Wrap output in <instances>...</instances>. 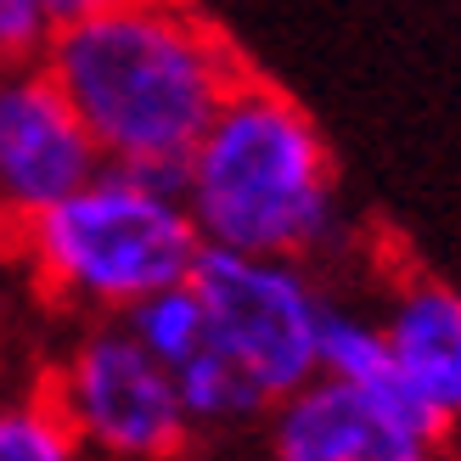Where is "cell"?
I'll list each match as a JSON object with an SVG mask.
<instances>
[{
	"label": "cell",
	"instance_id": "6da1fadb",
	"mask_svg": "<svg viewBox=\"0 0 461 461\" xmlns=\"http://www.w3.org/2000/svg\"><path fill=\"white\" fill-rule=\"evenodd\" d=\"M45 74L96 135L102 164L135 169L186 164L248 62L186 0H124L62 29Z\"/></svg>",
	"mask_w": 461,
	"mask_h": 461
},
{
	"label": "cell",
	"instance_id": "7a4b0ae2",
	"mask_svg": "<svg viewBox=\"0 0 461 461\" xmlns=\"http://www.w3.org/2000/svg\"><path fill=\"white\" fill-rule=\"evenodd\" d=\"M186 214L203 248L310 259L338 237V180L315 119L248 74L186 158Z\"/></svg>",
	"mask_w": 461,
	"mask_h": 461
},
{
	"label": "cell",
	"instance_id": "3957f363",
	"mask_svg": "<svg viewBox=\"0 0 461 461\" xmlns=\"http://www.w3.org/2000/svg\"><path fill=\"white\" fill-rule=\"evenodd\" d=\"M12 253L45 304L79 321H113L152 293L192 282L203 237L186 197L152 192L130 169L102 164L57 209L12 230Z\"/></svg>",
	"mask_w": 461,
	"mask_h": 461
},
{
	"label": "cell",
	"instance_id": "277c9868",
	"mask_svg": "<svg viewBox=\"0 0 461 461\" xmlns=\"http://www.w3.org/2000/svg\"><path fill=\"white\" fill-rule=\"evenodd\" d=\"M45 388L74 422L90 461H180L197 433L175 394V377L119 315L79 321Z\"/></svg>",
	"mask_w": 461,
	"mask_h": 461
},
{
	"label": "cell",
	"instance_id": "5b68a950",
	"mask_svg": "<svg viewBox=\"0 0 461 461\" xmlns=\"http://www.w3.org/2000/svg\"><path fill=\"white\" fill-rule=\"evenodd\" d=\"M192 287L209 310L220 349L276 400L321 377V315L327 298L310 282L304 259H259V253L203 248Z\"/></svg>",
	"mask_w": 461,
	"mask_h": 461
},
{
	"label": "cell",
	"instance_id": "8992f818",
	"mask_svg": "<svg viewBox=\"0 0 461 461\" xmlns=\"http://www.w3.org/2000/svg\"><path fill=\"white\" fill-rule=\"evenodd\" d=\"M102 169V147L62 96V85L34 68L0 74V230H23Z\"/></svg>",
	"mask_w": 461,
	"mask_h": 461
},
{
	"label": "cell",
	"instance_id": "52a82bcc",
	"mask_svg": "<svg viewBox=\"0 0 461 461\" xmlns=\"http://www.w3.org/2000/svg\"><path fill=\"white\" fill-rule=\"evenodd\" d=\"M270 461H439L450 433L417 400L310 377L270 405Z\"/></svg>",
	"mask_w": 461,
	"mask_h": 461
},
{
	"label": "cell",
	"instance_id": "ba28073f",
	"mask_svg": "<svg viewBox=\"0 0 461 461\" xmlns=\"http://www.w3.org/2000/svg\"><path fill=\"white\" fill-rule=\"evenodd\" d=\"M400 383L417 394L445 433L461 428V293L433 276H405L383 310Z\"/></svg>",
	"mask_w": 461,
	"mask_h": 461
},
{
	"label": "cell",
	"instance_id": "9c48e42d",
	"mask_svg": "<svg viewBox=\"0 0 461 461\" xmlns=\"http://www.w3.org/2000/svg\"><path fill=\"white\" fill-rule=\"evenodd\" d=\"M321 377H338L349 388H366V394L417 400L400 383V366H394V349H388L383 315H366L355 304H338V298H327V315H321Z\"/></svg>",
	"mask_w": 461,
	"mask_h": 461
},
{
	"label": "cell",
	"instance_id": "30bf717a",
	"mask_svg": "<svg viewBox=\"0 0 461 461\" xmlns=\"http://www.w3.org/2000/svg\"><path fill=\"white\" fill-rule=\"evenodd\" d=\"M169 377H175V394L186 405L192 428H248V422L270 417V394L220 349V338L203 343L180 366H169Z\"/></svg>",
	"mask_w": 461,
	"mask_h": 461
},
{
	"label": "cell",
	"instance_id": "8fae6325",
	"mask_svg": "<svg viewBox=\"0 0 461 461\" xmlns=\"http://www.w3.org/2000/svg\"><path fill=\"white\" fill-rule=\"evenodd\" d=\"M0 461H90V450L40 383L29 394L0 400Z\"/></svg>",
	"mask_w": 461,
	"mask_h": 461
},
{
	"label": "cell",
	"instance_id": "7c38bea8",
	"mask_svg": "<svg viewBox=\"0 0 461 461\" xmlns=\"http://www.w3.org/2000/svg\"><path fill=\"white\" fill-rule=\"evenodd\" d=\"M124 327L147 343V355L164 366H180L186 355H197L203 343H214V327H209V310H203V298L192 282H180V287H164V293H152L141 298L130 315H119Z\"/></svg>",
	"mask_w": 461,
	"mask_h": 461
},
{
	"label": "cell",
	"instance_id": "4fadbf2b",
	"mask_svg": "<svg viewBox=\"0 0 461 461\" xmlns=\"http://www.w3.org/2000/svg\"><path fill=\"white\" fill-rule=\"evenodd\" d=\"M57 34L62 29L51 17V0H0V74L45 62Z\"/></svg>",
	"mask_w": 461,
	"mask_h": 461
},
{
	"label": "cell",
	"instance_id": "5bb4252c",
	"mask_svg": "<svg viewBox=\"0 0 461 461\" xmlns=\"http://www.w3.org/2000/svg\"><path fill=\"white\" fill-rule=\"evenodd\" d=\"M107 6H124V0H51V17H57V29H74V23L96 17Z\"/></svg>",
	"mask_w": 461,
	"mask_h": 461
},
{
	"label": "cell",
	"instance_id": "9a60e30c",
	"mask_svg": "<svg viewBox=\"0 0 461 461\" xmlns=\"http://www.w3.org/2000/svg\"><path fill=\"white\" fill-rule=\"evenodd\" d=\"M12 265H17V253H12V237L0 230V293H6V276H12Z\"/></svg>",
	"mask_w": 461,
	"mask_h": 461
},
{
	"label": "cell",
	"instance_id": "2e32d148",
	"mask_svg": "<svg viewBox=\"0 0 461 461\" xmlns=\"http://www.w3.org/2000/svg\"><path fill=\"white\" fill-rule=\"evenodd\" d=\"M439 461H461V456H439Z\"/></svg>",
	"mask_w": 461,
	"mask_h": 461
}]
</instances>
